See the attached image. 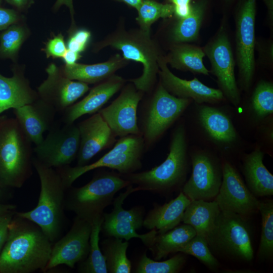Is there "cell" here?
I'll list each match as a JSON object with an SVG mask.
<instances>
[{
    "mask_svg": "<svg viewBox=\"0 0 273 273\" xmlns=\"http://www.w3.org/2000/svg\"><path fill=\"white\" fill-rule=\"evenodd\" d=\"M51 242L37 224L15 213L0 254V273L43 271L50 258Z\"/></svg>",
    "mask_w": 273,
    "mask_h": 273,
    "instance_id": "cell-1",
    "label": "cell"
},
{
    "mask_svg": "<svg viewBox=\"0 0 273 273\" xmlns=\"http://www.w3.org/2000/svg\"><path fill=\"white\" fill-rule=\"evenodd\" d=\"M40 183V191L36 207L17 215L37 224L52 242L59 237L64 218L65 199L67 190L57 170L49 167L36 157L32 159Z\"/></svg>",
    "mask_w": 273,
    "mask_h": 273,
    "instance_id": "cell-2",
    "label": "cell"
},
{
    "mask_svg": "<svg viewBox=\"0 0 273 273\" xmlns=\"http://www.w3.org/2000/svg\"><path fill=\"white\" fill-rule=\"evenodd\" d=\"M188 161L185 129L179 125L172 133L169 153L161 164L148 170L121 175L130 185H136L140 191L169 194L185 184Z\"/></svg>",
    "mask_w": 273,
    "mask_h": 273,
    "instance_id": "cell-3",
    "label": "cell"
},
{
    "mask_svg": "<svg viewBox=\"0 0 273 273\" xmlns=\"http://www.w3.org/2000/svg\"><path fill=\"white\" fill-rule=\"evenodd\" d=\"M129 185L119 173L99 171L85 185L67 189L65 209L92 223L103 217L105 208L112 204L115 194Z\"/></svg>",
    "mask_w": 273,
    "mask_h": 273,
    "instance_id": "cell-4",
    "label": "cell"
},
{
    "mask_svg": "<svg viewBox=\"0 0 273 273\" xmlns=\"http://www.w3.org/2000/svg\"><path fill=\"white\" fill-rule=\"evenodd\" d=\"M32 142L16 119L0 126V181L6 188L22 187L32 173Z\"/></svg>",
    "mask_w": 273,
    "mask_h": 273,
    "instance_id": "cell-5",
    "label": "cell"
},
{
    "mask_svg": "<svg viewBox=\"0 0 273 273\" xmlns=\"http://www.w3.org/2000/svg\"><path fill=\"white\" fill-rule=\"evenodd\" d=\"M120 50L126 60L141 63L143 72L140 77L128 80L136 89L149 92L154 86L159 72L158 59L161 55L150 33L141 29L119 30L109 35L97 46V50L106 47Z\"/></svg>",
    "mask_w": 273,
    "mask_h": 273,
    "instance_id": "cell-6",
    "label": "cell"
},
{
    "mask_svg": "<svg viewBox=\"0 0 273 273\" xmlns=\"http://www.w3.org/2000/svg\"><path fill=\"white\" fill-rule=\"evenodd\" d=\"M145 146L141 134L120 138L108 153L97 161L84 166L67 165L59 168L63 184L67 189L74 181L90 170L106 167L117 170L121 175L136 172L142 166V159Z\"/></svg>",
    "mask_w": 273,
    "mask_h": 273,
    "instance_id": "cell-7",
    "label": "cell"
},
{
    "mask_svg": "<svg viewBox=\"0 0 273 273\" xmlns=\"http://www.w3.org/2000/svg\"><path fill=\"white\" fill-rule=\"evenodd\" d=\"M206 240L210 249L231 258L246 262L254 258L249 226L238 214L220 210Z\"/></svg>",
    "mask_w": 273,
    "mask_h": 273,
    "instance_id": "cell-8",
    "label": "cell"
},
{
    "mask_svg": "<svg viewBox=\"0 0 273 273\" xmlns=\"http://www.w3.org/2000/svg\"><path fill=\"white\" fill-rule=\"evenodd\" d=\"M191 100L171 95L159 83L144 107L141 118L140 130L145 149L160 138L183 113Z\"/></svg>",
    "mask_w": 273,
    "mask_h": 273,
    "instance_id": "cell-9",
    "label": "cell"
},
{
    "mask_svg": "<svg viewBox=\"0 0 273 273\" xmlns=\"http://www.w3.org/2000/svg\"><path fill=\"white\" fill-rule=\"evenodd\" d=\"M140 191L138 187L130 185L125 192L121 193L113 201V208L110 213H104L101 225L103 234L109 237L129 241L132 238H139L149 249L157 235L155 229L145 234H139L136 230L143 226L145 216V208L135 206L126 210L122 205L125 199L131 193Z\"/></svg>",
    "mask_w": 273,
    "mask_h": 273,
    "instance_id": "cell-10",
    "label": "cell"
},
{
    "mask_svg": "<svg viewBox=\"0 0 273 273\" xmlns=\"http://www.w3.org/2000/svg\"><path fill=\"white\" fill-rule=\"evenodd\" d=\"M63 123L61 126L55 123L46 138L33 148L35 157L53 168L69 165L77 158L79 148L77 125Z\"/></svg>",
    "mask_w": 273,
    "mask_h": 273,
    "instance_id": "cell-11",
    "label": "cell"
},
{
    "mask_svg": "<svg viewBox=\"0 0 273 273\" xmlns=\"http://www.w3.org/2000/svg\"><path fill=\"white\" fill-rule=\"evenodd\" d=\"M256 0H242L236 18V54L242 88L247 90L255 69Z\"/></svg>",
    "mask_w": 273,
    "mask_h": 273,
    "instance_id": "cell-12",
    "label": "cell"
},
{
    "mask_svg": "<svg viewBox=\"0 0 273 273\" xmlns=\"http://www.w3.org/2000/svg\"><path fill=\"white\" fill-rule=\"evenodd\" d=\"M211 65V72L218 85L230 102L235 106L240 102V94L235 75V63L231 45L224 25L204 49Z\"/></svg>",
    "mask_w": 273,
    "mask_h": 273,
    "instance_id": "cell-13",
    "label": "cell"
},
{
    "mask_svg": "<svg viewBox=\"0 0 273 273\" xmlns=\"http://www.w3.org/2000/svg\"><path fill=\"white\" fill-rule=\"evenodd\" d=\"M192 172L182 188V192L191 200H213L222 181V166L210 154L204 152L191 156Z\"/></svg>",
    "mask_w": 273,
    "mask_h": 273,
    "instance_id": "cell-14",
    "label": "cell"
},
{
    "mask_svg": "<svg viewBox=\"0 0 273 273\" xmlns=\"http://www.w3.org/2000/svg\"><path fill=\"white\" fill-rule=\"evenodd\" d=\"M143 94L131 82L123 87L118 97L109 106L98 112L116 137L141 134L137 109Z\"/></svg>",
    "mask_w": 273,
    "mask_h": 273,
    "instance_id": "cell-15",
    "label": "cell"
},
{
    "mask_svg": "<svg viewBox=\"0 0 273 273\" xmlns=\"http://www.w3.org/2000/svg\"><path fill=\"white\" fill-rule=\"evenodd\" d=\"M222 172L220 187L214 199L220 210L245 217L258 211L259 200L249 190L236 169L225 161Z\"/></svg>",
    "mask_w": 273,
    "mask_h": 273,
    "instance_id": "cell-16",
    "label": "cell"
},
{
    "mask_svg": "<svg viewBox=\"0 0 273 273\" xmlns=\"http://www.w3.org/2000/svg\"><path fill=\"white\" fill-rule=\"evenodd\" d=\"M92 224L76 216L69 232L52 247L49 261L43 272L61 264L74 268L87 257Z\"/></svg>",
    "mask_w": 273,
    "mask_h": 273,
    "instance_id": "cell-17",
    "label": "cell"
},
{
    "mask_svg": "<svg viewBox=\"0 0 273 273\" xmlns=\"http://www.w3.org/2000/svg\"><path fill=\"white\" fill-rule=\"evenodd\" d=\"M47 79L37 87L38 98L57 112H63L89 89L87 84L65 77L55 64L46 69Z\"/></svg>",
    "mask_w": 273,
    "mask_h": 273,
    "instance_id": "cell-18",
    "label": "cell"
},
{
    "mask_svg": "<svg viewBox=\"0 0 273 273\" xmlns=\"http://www.w3.org/2000/svg\"><path fill=\"white\" fill-rule=\"evenodd\" d=\"M80 135L77 165L84 166L102 151L116 142V136L99 112L77 125Z\"/></svg>",
    "mask_w": 273,
    "mask_h": 273,
    "instance_id": "cell-19",
    "label": "cell"
},
{
    "mask_svg": "<svg viewBox=\"0 0 273 273\" xmlns=\"http://www.w3.org/2000/svg\"><path fill=\"white\" fill-rule=\"evenodd\" d=\"M160 83L171 95L180 98L194 100L197 103H215L223 100V94L219 89L210 87L197 78L186 80L173 74L167 67L165 58L158 59Z\"/></svg>",
    "mask_w": 273,
    "mask_h": 273,
    "instance_id": "cell-20",
    "label": "cell"
},
{
    "mask_svg": "<svg viewBox=\"0 0 273 273\" xmlns=\"http://www.w3.org/2000/svg\"><path fill=\"white\" fill-rule=\"evenodd\" d=\"M125 80L115 74L98 83L88 95L63 112V123L71 124L82 116L98 112L123 87Z\"/></svg>",
    "mask_w": 273,
    "mask_h": 273,
    "instance_id": "cell-21",
    "label": "cell"
},
{
    "mask_svg": "<svg viewBox=\"0 0 273 273\" xmlns=\"http://www.w3.org/2000/svg\"><path fill=\"white\" fill-rule=\"evenodd\" d=\"M57 113L52 106L39 98L31 103L13 109L15 118L35 145L42 142L43 133L53 127Z\"/></svg>",
    "mask_w": 273,
    "mask_h": 273,
    "instance_id": "cell-22",
    "label": "cell"
},
{
    "mask_svg": "<svg viewBox=\"0 0 273 273\" xmlns=\"http://www.w3.org/2000/svg\"><path fill=\"white\" fill-rule=\"evenodd\" d=\"M22 70H15L11 77L0 74V115L10 109H17L38 99Z\"/></svg>",
    "mask_w": 273,
    "mask_h": 273,
    "instance_id": "cell-23",
    "label": "cell"
},
{
    "mask_svg": "<svg viewBox=\"0 0 273 273\" xmlns=\"http://www.w3.org/2000/svg\"><path fill=\"white\" fill-rule=\"evenodd\" d=\"M191 200L181 191L174 199L162 205L156 204L144 217L143 226L164 233L181 222L184 211Z\"/></svg>",
    "mask_w": 273,
    "mask_h": 273,
    "instance_id": "cell-24",
    "label": "cell"
},
{
    "mask_svg": "<svg viewBox=\"0 0 273 273\" xmlns=\"http://www.w3.org/2000/svg\"><path fill=\"white\" fill-rule=\"evenodd\" d=\"M128 60L119 54H116L106 62L87 65L75 63L66 65L61 69L66 77L86 84L99 83L115 74L124 67Z\"/></svg>",
    "mask_w": 273,
    "mask_h": 273,
    "instance_id": "cell-25",
    "label": "cell"
},
{
    "mask_svg": "<svg viewBox=\"0 0 273 273\" xmlns=\"http://www.w3.org/2000/svg\"><path fill=\"white\" fill-rule=\"evenodd\" d=\"M264 154L256 149L244 157L243 172L246 186L255 197L273 195V175L263 163Z\"/></svg>",
    "mask_w": 273,
    "mask_h": 273,
    "instance_id": "cell-26",
    "label": "cell"
},
{
    "mask_svg": "<svg viewBox=\"0 0 273 273\" xmlns=\"http://www.w3.org/2000/svg\"><path fill=\"white\" fill-rule=\"evenodd\" d=\"M220 212V209L214 200H192L184 211L181 221L192 226L196 235L206 239Z\"/></svg>",
    "mask_w": 273,
    "mask_h": 273,
    "instance_id": "cell-27",
    "label": "cell"
},
{
    "mask_svg": "<svg viewBox=\"0 0 273 273\" xmlns=\"http://www.w3.org/2000/svg\"><path fill=\"white\" fill-rule=\"evenodd\" d=\"M199 118L207 134L215 141L230 144L237 139L235 128L229 117L219 110L202 106L199 111Z\"/></svg>",
    "mask_w": 273,
    "mask_h": 273,
    "instance_id": "cell-28",
    "label": "cell"
},
{
    "mask_svg": "<svg viewBox=\"0 0 273 273\" xmlns=\"http://www.w3.org/2000/svg\"><path fill=\"white\" fill-rule=\"evenodd\" d=\"M205 56L202 48L181 43L174 45L164 58L167 64L173 68L208 75L209 71L203 63Z\"/></svg>",
    "mask_w": 273,
    "mask_h": 273,
    "instance_id": "cell-29",
    "label": "cell"
},
{
    "mask_svg": "<svg viewBox=\"0 0 273 273\" xmlns=\"http://www.w3.org/2000/svg\"><path fill=\"white\" fill-rule=\"evenodd\" d=\"M196 235V231L190 225H178L164 233L157 234L149 249L155 259L159 260L169 254L178 253L179 250Z\"/></svg>",
    "mask_w": 273,
    "mask_h": 273,
    "instance_id": "cell-30",
    "label": "cell"
},
{
    "mask_svg": "<svg viewBox=\"0 0 273 273\" xmlns=\"http://www.w3.org/2000/svg\"><path fill=\"white\" fill-rule=\"evenodd\" d=\"M206 7L203 0L192 5V11L187 17L178 19L171 31V39L175 43L195 40L199 35Z\"/></svg>",
    "mask_w": 273,
    "mask_h": 273,
    "instance_id": "cell-31",
    "label": "cell"
},
{
    "mask_svg": "<svg viewBox=\"0 0 273 273\" xmlns=\"http://www.w3.org/2000/svg\"><path fill=\"white\" fill-rule=\"evenodd\" d=\"M128 241L109 237L101 243V251L105 258L108 272L129 273L131 263L126 255Z\"/></svg>",
    "mask_w": 273,
    "mask_h": 273,
    "instance_id": "cell-32",
    "label": "cell"
},
{
    "mask_svg": "<svg viewBox=\"0 0 273 273\" xmlns=\"http://www.w3.org/2000/svg\"><path fill=\"white\" fill-rule=\"evenodd\" d=\"M103 217L94 220L91 223L89 249L86 259L79 263L78 271L81 273L108 272L105 258L100 246V233Z\"/></svg>",
    "mask_w": 273,
    "mask_h": 273,
    "instance_id": "cell-33",
    "label": "cell"
},
{
    "mask_svg": "<svg viewBox=\"0 0 273 273\" xmlns=\"http://www.w3.org/2000/svg\"><path fill=\"white\" fill-rule=\"evenodd\" d=\"M258 211L261 215V232L257 257L262 260L273 257V201H259Z\"/></svg>",
    "mask_w": 273,
    "mask_h": 273,
    "instance_id": "cell-34",
    "label": "cell"
},
{
    "mask_svg": "<svg viewBox=\"0 0 273 273\" xmlns=\"http://www.w3.org/2000/svg\"><path fill=\"white\" fill-rule=\"evenodd\" d=\"M136 20L140 29L150 33L151 25L160 18H170L173 15L174 7L171 4H161L153 0H143L136 10Z\"/></svg>",
    "mask_w": 273,
    "mask_h": 273,
    "instance_id": "cell-35",
    "label": "cell"
},
{
    "mask_svg": "<svg viewBox=\"0 0 273 273\" xmlns=\"http://www.w3.org/2000/svg\"><path fill=\"white\" fill-rule=\"evenodd\" d=\"M173 256L164 261H155L148 257L146 253L142 256L136 265V273H177L179 272L186 262L183 253Z\"/></svg>",
    "mask_w": 273,
    "mask_h": 273,
    "instance_id": "cell-36",
    "label": "cell"
},
{
    "mask_svg": "<svg viewBox=\"0 0 273 273\" xmlns=\"http://www.w3.org/2000/svg\"><path fill=\"white\" fill-rule=\"evenodd\" d=\"M178 252L194 256L210 269L215 270L218 267V260L212 253L206 239L202 236L196 235Z\"/></svg>",
    "mask_w": 273,
    "mask_h": 273,
    "instance_id": "cell-37",
    "label": "cell"
},
{
    "mask_svg": "<svg viewBox=\"0 0 273 273\" xmlns=\"http://www.w3.org/2000/svg\"><path fill=\"white\" fill-rule=\"evenodd\" d=\"M251 106L256 117L264 118L273 112V85L270 82H259L252 95Z\"/></svg>",
    "mask_w": 273,
    "mask_h": 273,
    "instance_id": "cell-38",
    "label": "cell"
},
{
    "mask_svg": "<svg viewBox=\"0 0 273 273\" xmlns=\"http://www.w3.org/2000/svg\"><path fill=\"white\" fill-rule=\"evenodd\" d=\"M26 38L21 26L12 25L0 34V57L14 59Z\"/></svg>",
    "mask_w": 273,
    "mask_h": 273,
    "instance_id": "cell-39",
    "label": "cell"
},
{
    "mask_svg": "<svg viewBox=\"0 0 273 273\" xmlns=\"http://www.w3.org/2000/svg\"><path fill=\"white\" fill-rule=\"evenodd\" d=\"M90 38V32L87 29L80 28L73 30L67 40V49L80 54L86 49Z\"/></svg>",
    "mask_w": 273,
    "mask_h": 273,
    "instance_id": "cell-40",
    "label": "cell"
},
{
    "mask_svg": "<svg viewBox=\"0 0 273 273\" xmlns=\"http://www.w3.org/2000/svg\"><path fill=\"white\" fill-rule=\"evenodd\" d=\"M43 50L47 58H62L67 50L63 36L58 34L50 39L47 42Z\"/></svg>",
    "mask_w": 273,
    "mask_h": 273,
    "instance_id": "cell-41",
    "label": "cell"
},
{
    "mask_svg": "<svg viewBox=\"0 0 273 273\" xmlns=\"http://www.w3.org/2000/svg\"><path fill=\"white\" fill-rule=\"evenodd\" d=\"M10 211L0 215V254L7 239L9 225L15 213Z\"/></svg>",
    "mask_w": 273,
    "mask_h": 273,
    "instance_id": "cell-42",
    "label": "cell"
},
{
    "mask_svg": "<svg viewBox=\"0 0 273 273\" xmlns=\"http://www.w3.org/2000/svg\"><path fill=\"white\" fill-rule=\"evenodd\" d=\"M19 18L14 10L0 7V31L5 30L16 23Z\"/></svg>",
    "mask_w": 273,
    "mask_h": 273,
    "instance_id": "cell-43",
    "label": "cell"
},
{
    "mask_svg": "<svg viewBox=\"0 0 273 273\" xmlns=\"http://www.w3.org/2000/svg\"><path fill=\"white\" fill-rule=\"evenodd\" d=\"M174 7L173 15L178 19H181L188 16L192 11V5Z\"/></svg>",
    "mask_w": 273,
    "mask_h": 273,
    "instance_id": "cell-44",
    "label": "cell"
},
{
    "mask_svg": "<svg viewBox=\"0 0 273 273\" xmlns=\"http://www.w3.org/2000/svg\"><path fill=\"white\" fill-rule=\"evenodd\" d=\"M81 57L80 53L67 49L62 58L66 65H72L76 63Z\"/></svg>",
    "mask_w": 273,
    "mask_h": 273,
    "instance_id": "cell-45",
    "label": "cell"
},
{
    "mask_svg": "<svg viewBox=\"0 0 273 273\" xmlns=\"http://www.w3.org/2000/svg\"><path fill=\"white\" fill-rule=\"evenodd\" d=\"M9 4L19 9H23L29 6L33 0H5Z\"/></svg>",
    "mask_w": 273,
    "mask_h": 273,
    "instance_id": "cell-46",
    "label": "cell"
},
{
    "mask_svg": "<svg viewBox=\"0 0 273 273\" xmlns=\"http://www.w3.org/2000/svg\"><path fill=\"white\" fill-rule=\"evenodd\" d=\"M62 5H65L69 8L72 17V19H73V15L74 14L73 1L72 0H57L54 7L56 9H58Z\"/></svg>",
    "mask_w": 273,
    "mask_h": 273,
    "instance_id": "cell-47",
    "label": "cell"
},
{
    "mask_svg": "<svg viewBox=\"0 0 273 273\" xmlns=\"http://www.w3.org/2000/svg\"><path fill=\"white\" fill-rule=\"evenodd\" d=\"M16 206L11 204L0 203V215L10 211L15 210Z\"/></svg>",
    "mask_w": 273,
    "mask_h": 273,
    "instance_id": "cell-48",
    "label": "cell"
},
{
    "mask_svg": "<svg viewBox=\"0 0 273 273\" xmlns=\"http://www.w3.org/2000/svg\"><path fill=\"white\" fill-rule=\"evenodd\" d=\"M122 2L127 5L137 10L143 0H115Z\"/></svg>",
    "mask_w": 273,
    "mask_h": 273,
    "instance_id": "cell-49",
    "label": "cell"
},
{
    "mask_svg": "<svg viewBox=\"0 0 273 273\" xmlns=\"http://www.w3.org/2000/svg\"><path fill=\"white\" fill-rule=\"evenodd\" d=\"M262 1L267 7L268 17L270 20H272L273 18V0Z\"/></svg>",
    "mask_w": 273,
    "mask_h": 273,
    "instance_id": "cell-50",
    "label": "cell"
},
{
    "mask_svg": "<svg viewBox=\"0 0 273 273\" xmlns=\"http://www.w3.org/2000/svg\"><path fill=\"white\" fill-rule=\"evenodd\" d=\"M170 4L175 6H183L190 5L191 0H169Z\"/></svg>",
    "mask_w": 273,
    "mask_h": 273,
    "instance_id": "cell-51",
    "label": "cell"
},
{
    "mask_svg": "<svg viewBox=\"0 0 273 273\" xmlns=\"http://www.w3.org/2000/svg\"><path fill=\"white\" fill-rule=\"evenodd\" d=\"M8 188L4 187L0 181V203H3V201L5 199L6 192Z\"/></svg>",
    "mask_w": 273,
    "mask_h": 273,
    "instance_id": "cell-52",
    "label": "cell"
},
{
    "mask_svg": "<svg viewBox=\"0 0 273 273\" xmlns=\"http://www.w3.org/2000/svg\"><path fill=\"white\" fill-rule=\"evenodd\" d=\"M7 118V116L4 115H0V126L3 121Z\"/></svg>",
    "mask_w": 273,
    "mask_h": 273,
    "instance_id": "cell-53",
    "label": "cell"
},
{
    "mask_svg": "<svg viewBox=\"0 0 273 273\" xmlns=\"http://www.w3.org/2000/svg\"><path fill=\"white\" fill-rule=\"evenodd\" d=\"M1 2H2V0H0V4H1Z\"/></svg>",
    "mask_w": 273,
    "mask_h": 273,
    "instance_id": "cell-54",
    "label": "cell"
},
{
    "mask_svg": "<svg viewBox=\"0 0 273 273\" xmlns=\"http://www.w3.org/2000/svg\"><path fill=\"white\" fill-rule=\"evenodd\" d=\"M226 1H231V0H226Z\"/></svg>",
    "mask_w": 273,
    "mask_h": 273,
    "instance_id": "cell-55",
    "label": "cell"
}]
</instances>
